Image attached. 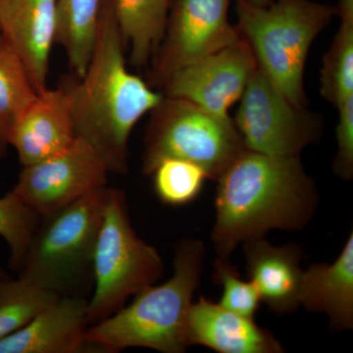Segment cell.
Instances as JSON below:
<instances>
[{
    "mask_svg": "<svg viewBox=\"0 0 353 353\" xmlns=\"http://www.w3.org/2000/svg\"><path fill=\"white\" fill-rule=\"evenodd\" d=\"M57 27V0H0L4 43L22 60L38 94L48 88Z\"/></svg>",
    "mask_w": 353,
    "mask_h": 353,
    "instance_id": "obj_12",
    "label": "cell"
},
{
    "mask_svg": "<svg viewBox=\"0 0 353 353\" xmlns=\"http://www.w3.org/2000/svg\"><path fill=\"white\" fill-rule=\"evenodd\" d=\"M246 150L232 119L225 120L192 102L165 97L150 112L143 138V172L150 175L166 158L194 162L217 180Z\"/></svg>",
    "mask_w": 353,
    "mask_h": 353,
    "instance_id": "obj_7",
    "label": "cell"
},
{
    "mask_svg": "<svg viewBox=\"0 0 353 353\" xmlns=\"http://www.w3.org/2000/svg\"><path fill=\"white\" fill-rule=\"evenodd\" d=\"M339 122L336 134L338 152L334 159V172L345 181L353 176V95L336 108Z\"/></svg>",
    "mask_w": 353,
    "mask_h": 353,
    "instance_id": "obj_26",
    "label": "cell"
},
{
    "mask_svg": "<svg viewBox=\"0 0 353 353\" xmlns=\"http://www.w3.org/2000/svg\"><path fill=\"white\" fill-rule=\"evenodd\" d=\"M88 299L59 297L15 333L0 340V353H77L85 340Z\"/></svg>",
    "mask_w": 353,
    "mask_h": 353,
    "instance_id": "obj_14",
    "label": "cell"
},
{
    "mask_svg": "<svg viewBox=\"0 0 353 353\" xmlns=\"http://www.w3.org/2000/svg\"><path fill=\"white\" fill-rule=\"evenodd\" d=\"M108 189L95 190L41 217L20 277L59 297H85L94 282L95 243Z\"/></svg>",
    "mask_w": 353,
    "mask_h": 353,
    "instance_id": "obj_5",
    "label": "cell"
},
{
    "mask_svg": "<svg viewBox=\"0 0 353 353\" xmlns=\"http://www.w3.org/2000/svg\"><path fill=\"white\" fill-rule=\"evenodd\" d=\"M132 66L152 61L163 39L171 0H111Z\"/></svg>",
    "mask_w": 353,
    "mask_h": 353,
    "instance_id": "obj_18",
    "label": "cell"
},
{
    "mask_svg": "<svg viewBox=\"0 0 353 353\" xmlns=\"http://www.w3.org/2000/svg\"><path fill=\"white\" fill-rule=\"evenodd\" d=\"M3 43H4L3 37H2L1 30H0V46H1L2 44H3Z\"/></svg>",
    "mask_w": 353,
    "mask_h": 353,
    "instance_id": "obj_29",
    "label": "cell"
},
{
    "mask_svg": "<svg viewBox=\"0 0 353 353\" xmlns=\"http://www.w3.org/2000/svg\"><path fill=\"white\" fill-rule=\"evenodd\" d=\"M4 277H7V274L6 273V272L2 270V269H0V279L4 278Z\"/></svg>",
    "mask_w": 353,
    "mask_h": 353,
    "instance_id": "obj_28",
    "label": "cell"
},
{
    "mask_svg": "<svg viewBox=\"0 0 353 353\" xmlns=\"http://www.w3.org/2000/svg\"><path fill=\"white\" fill-rule=\"evenodd\" d=\"M94 292L88 299V326L106 319L128 299L154 285L164 263L132 226L126 196L108 188L94 253Z\"/></svg>",
    "mask_w": 353,
    "mask_h": 353,
    "instance_id": "obj_6",
    "label": "cell"
},
{
    "mask_svg": "<svg viewBox=\"0 0 353 353\" xmlns=\"http://www.w3.org/2000/svg\"><path fill=\"white\" fill-rule=\"evenodd\" d=\"M256 66L252 48L241 38L176 70L164 83L162 92L229 120L230 108L240 101Z\"/></svg>",
    "mask_w": 353,
    "mask_h": 353,
    "instance_id": "obj_11",
    "label": "cell"
},
{
    "mask_svg": "<svg viewBox=\"0 0 353 353\" xmlns=\"http://www.w3.org/2000/svg\"><path fill=\"white\" fill-rule=\"evenodd\" d=\"M239 101L233 121L246 150L299 157L321 137L322 118L294 105L259 64Z\"/></svg>",
    "mask_w": 353,
    "mask_h": 353,
    "instance_id": "obj_8",
    "label": "cell"
},
{
    "mask_svg": "<svg viewBox=\"0 0 353 353\" xmlns=\"http://www.w3.org/2000/svg\"><path fill=\"white\" fill-rule=\"evenodd\" d=\"M41 217L21 201L11 190L0 199V236L10 250L12 270L19 273L28 248Z\"/></svg>",
    "mask_w": 353,
    "mask_h": 353,
    "instance_id": "obj_24",
    "label": "cell"
},
{
    "mask_svg": "<svg viewBox=\"0 0 353 353\" xmlns=\"http://www.w3.org/2000/svg\"><path fill=\"white\" fill-rule=\"evenodd\" d=\"M205 246L185 239L176 246L174 272L163 284L150 285L106 319L90 325L85 340L90 350L117 352L131 347L182 353L190 347L188 314L201 282Z\"/></svg>",
    "mask_w": 353,
    "mask_h": 353,
    "instance_id": "obj_3",
    "label": "cell"
},
{
    "mask_svg": "<svg viewBox=\"0 0 353 353\" xmlns=\"http://www.w3.org/2000/svg\"><path fill=\"white\" fill-rule=\"evenodd\" d=\"M102 0H57L55 43L66 53L73 75L87 71L97 38Z\"/></svg>",
    "mask_w": 353,
    "mask_h": 353,
    "instance_id": "obj_19",
    "label": "cell"
},
{
    "mask_svg": "<svg viewBox=\"0 0 353 353\" xmlns=\"http://www.w3.org/2000/svg\"><path fill=\"white\" fill-rule=\"evenodd\" d=\"M76 138L72 97L62 80L37 95L14 127L10 146L28 166L62 152Z\"/></svg>",
    "mask_w": 353,
    "mask_h": 353,
    "instance_id": "obj_13",
    "label": "cell"
},
{
    "mask_svg": "<svg viewBox=\"0 0 353 353\" xmlns=\"http://www.w3.org/2000/svg\"><path fill=\"white\" fill-rule=\"evenodd\" d=\"M125 48L112 1L102 0L87 71L82 78H64L77 137L94 148L109 173L117 175L129 170V139L134 126L164 97L128 70Z\"/></svg>",
    "mask_w": 353,
    "mask_h": 353,
    "instance_id": "obj_2",
    "label": "cell"
},
{
    "mask_svg": "<svg viewBox=\"0 0 353 353\" xmlns=\"http://www.w3.org/2000/svg\"><path fill=\"white\" fill-rule=\"evenodd\" d=\"M216 181L211 240L221 259H229L239 243L263 238L271 230L303 229L319 201L314 181L299 157L246 150Z\"/></svg>",
    "mask_w": 353,
    "mask_h": 353,
    "instance_id": "obj_1",
    "label": "cell"
},
{
    "mask_svg": "<svg viewBox=\"0 0 353 353\" xmlns=\"http://www.w3.org/2000/svg\"><path fill=\"white\" fill-rule=\"evenodd\" d=\"M57 299L20 276L0 279V340L23 328Z\"/></svg>",
    "mask_w": 353,
    "mask_h": 353,
    "instance_id": "obj_22",
    "label": "cell"
},
{
    "mask_svg": "<svg viewBox=\"0 0 353 353\" xmlns=\"http://www.w3.org/2000/svg\"><path fill=\"white\" fill-rule=\"evenodd\" d=\"M341 24L323 58L321 94L338 108L353 95V0H339Z\"/></svg>",
    "mask_w": 353,
    "mask_h": 353,
    "instance_id": "obj_20",
    "label": "cell"
},
{
    "mask_svg": "<svg viewBox=\"0 0 353 353\" xmlns=\"http://www.w3.org/2000/svg\"><path fill=\"white\" fill-rule=\"evenodd\" d=\"M299 304L329 318L333 331L353 328V233L332 263H316L303 271Z\"/></svg>",
    "mask_w": 353,
    "mask_h": 353,
    "instance_id": "obj_17",
    "label": "cell"
},
{
    "mask_svg": "<svg viewBox=\"0 0 353 353\" xmlns=\"http://www.w3.org/2000/svg\"><path fill=\"white\" fill-rule=\"evenodd\" d=\"M213 280L222 288L219 303L245 317L252 318L259 311L261 299L252 281L241 278L236 267L230 263L229 259L217 257L213 263Z\"/></svg>",
    "mask_w": 353,
    "mask_h": 353,
    "instance_id": "obj_25",
    "label": "cell"
},
{
    "mask_svg": "<svg viewBox=\"0 0 353 353\" xmlns=\"http://www.w3.org/2000/svg\"><path fill=\"white\" fill-rule=\"evenodd\" d=\"M238 29L260 68L297 108H306L304 68L313 41L336 16V7L310 0L255 6L236 0Z\"/></svg>",
    "mask_w": 353,
    "mask_h": 353,
    "instance_id": "obj_4",
    "label": "cell"
},
{
    "mask_svg": "<svg viewBox=\"0 0 353 353\" xmlns=\"http://www.w3.org/2000/svg\"><path fill=\"white\" fill-rule=\"evenodd\" d=\"M245 1L255 6H266L270 3L271 0H245Z\"/></svg>",
    "mask_w": 353,
    "mask_h": 353,
    "instance_id": "obj_27",
    "label": "cell"
},
{
    "mask_svg": "<svg viewBox=\"0 0 353 353\" xmlns=\"http://www.w3.org/2000/svg\"><path fill=\"white\" fill-rule=\"evenodd\" d=\"M108 174L99 153L77 137L62 152L23 166L12 192L43 217L108 187Z\"/></svg>",
    "mask_w": 353,
    "mask_h": 353,
    "instance_id": "obj_10",
    "label": "cell"
},
{
    "mask_svg": "<svg viewBox=\"0 0 353 353\" xmlns=\"http://www.w3.org/2000/svg\"><path fill=\"white\" fill-rule=\"evenodd\" d=\"M38 95L24 63L6 43L0 46V157L21 116Z\"/></svg>",
    "mask_w": 353,
    "mask_h": 353,
    "instance_id": "obj_21",
    "label": "cell"
},
{
    "mask_svg": "<svg viewBox=\"0 0 353 353\" xmlns=\"http://www.w3.org/2000/svg\"><path fill=\"white\" fill-rule=\"evenodd\" d=\"M150 175L158 199L165 205L175 208L196 201L209 179L199 165L179 158L161 160Z\"/></svg>",
    "mask_w": 353,
    "mask_h": 353,
    "instance_id": "obj_23",
    "label": "cell"
},
{
    "mask_svg": "<svg viewBox=\"0 0 353 353\" xmlns=\"http://www.w3.org/2000/svg\"><path fill=\"white\" fill-rule=\"evenodd\" d=\"M230 1L171 0L163 39L152 59L150 87L161 88L176 70L241 38L228 20Z\"/></svg>",
    "mask_w": 353,
    "mask_h": 353,
    "instance_id": "obj_9",
    "label": "cell"
},
{
    "mask_svg": "<svg viewBox=\"0 0 353 353\" xmlns=\"http://www.w3.org/2000/svg\"><path fill=\"white\" fill-rule=\"evenodd\" d=\"M189 345L220 353H282L284 347L268 330L219 303L201 296L190 306L187 321Z\"/></svg>",
    "mask_w": 353,
    "mask_h": 353,
    "instance_id": "obj_15",
    "label": "cell"
},
{
    "mask_svg": "<svg viewBox=\"0 0 353 353\" xmlns=\"http://www.w3.org/2000/svg\"><path fill=\"white\" fill-rule=\"evenodd\" d=\"M248 277L259 290L261 303L278 314L301 306L303 252L296 245H274L263 238L243 243Z\"/></svg>",
    "mask_w": 353,
    "mask_h": 353,
    "instance_id": "obj_16",
    "label": "cell"
}]
</instances>
